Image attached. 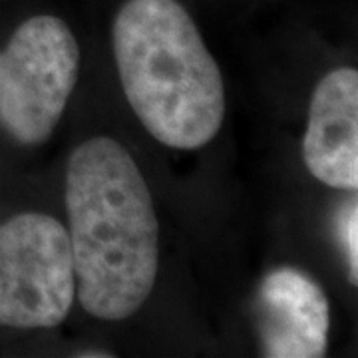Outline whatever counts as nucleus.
<instances>
[{
    "label": "nucleus",
    "mask_w": 358,
    "mask_h": 358,
    "mask_svg": "<svg viewBox=\"0 0 358 358\" xmlns=\"http://www.w3.org/2000/svg\"><path fill=\"white\" fill-rule=\"evenodd\" d=\"M64 201L80 305L96 319H128L154 291L159 263L143 173L120 141L92 138L68 159Z\"/></svg>",
    "instance_id": "nucleus-1"
},
{
    "label": "nucleus",
    "mask_w": 358,
    "mask_h": 358,
    "mask_svg": "<svg viewBox=\"0 0 358 358\" xmlns=\"http://www.w3.org/2000/svg\"><path fill=\"white\" fill-rule=\"evenodd\" d=\"M112 42L124 94L155 140L197 150L217 136L223 76L178 0H128L115 14Z\"/></svg>",
    "instance_id": "nucleus-2"
},
{
    "label": "nucleus",
    "mask_w": 358,
    "mask_h": 358,
    "mask_svg": "<svg viewBox=\"0 0 358 358\" xmlns=\"http://www.w3.org/2000/svg\"><path fill=\"white\" fill-rule=\"evenodd\" d=\"M80 48L64 20L40 14L0 52V126L24 145L46 141L76 86Z\"/></svg>",
    "instance_id": "nucleus-3"
},
{
    "label": "nucleus",
    "mask_w": 358,
    "mask_h": 358,
    "mask_svg": "<svg viewBox=\"0 0 358 358\" xmlns=\"http://www.w3.org/2000/svg\"><path fill=\"white\" fill-rule=\"evenodd\" d=\"M76 299L68 231L44 213L0 225V327L52 329Z\"/></svg>",
    "instance_id": "nucleus-4"
},
{
    "label": "nucleus",
    "mask_w": 358,
    "mask_h": 358,
    "mask_svg": "<svg viewBox=\"0 0 358 358\" xmlns=\"http://www.w3.org/2000/svg\"><path fill=\"white\" fill-rule=\"evenodd\" d=\"M257 315L265 357H324L331 305L308 275L291 267L267 273L257 291Z\"/></svg>",
    "instance_id": "nucleus-5"
},
{
    "label": "nucleus",
    "mask_w": 358,
    "mask_h": 358,
    "mask_svg": "<svg viewBox=\"0 0 358 358\" xmlns=\"http://www.w3.org/2000/svg\"><path fill=\"white\" fill-rule=\"evenodd\" d=\"M303 159L324 185L358 187V72L336 68L317 84L308 108Z\"/></svg>",
    "instance_id": "nucleus-6"
},
{
    "label": "nucleus",
    "mask_w": 358,
    "mask_h": 358,
    "mask_svg": "<svg viewBox=\"0 0 358 358\" xmlns=\"http://www.w3.org/2000/svg\"><path fill=\"white\" fill-rule=\"evenodd\" d=\"M358 209L357 201L346 205L345 213H343V227H341V235H343V245H345L346 263H348V279L352 285L358 282Z\"/></svg>",
    "instance_id": "nucleus-7"
}]
</instances>
